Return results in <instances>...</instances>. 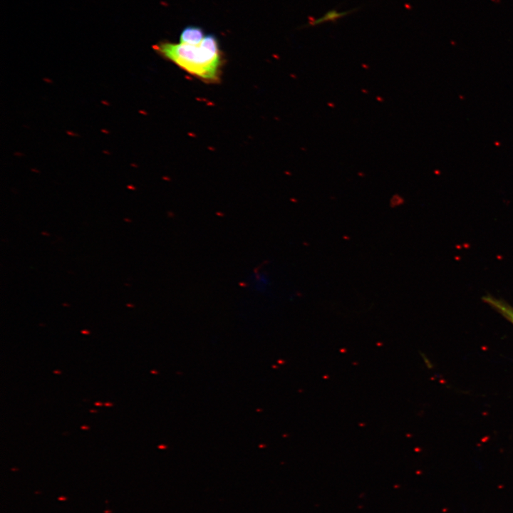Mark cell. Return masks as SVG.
Returning a JSON list of instances; mask_svg holds the SVG:
<instances>
[{
	"mask_svg": "<svg viewBox=\"0 0 513 513\" xmlns=\"http://www.w3.org/2000/svg\"><path fill=\"white\" fill-rule=\"evenodd\" d=\"M202 28L195 26H188L181 32L180 42L189 45H198L205 37Z\"/></svg>",
	"mask_w": 513,
	"mask_h": 513,
	"instance_id": "cell-3",
	"label": "cell"
},
{
	"mask_svg": "<svg viewBox=\"0 0 513 513\" xmlns=\"http://www.w3.org/2000/svg\"><path fill=\"white\" fill-rule=\"evenodd\" d=\"M356 9H351L348 11H338L336 9H331L328 11L325 14L321 16L319 18L314 19L312 21L309 22L307 26H316L321 24H323L326 22H336L340 19L349 15L353 11H356Z\"/></svg>",
	"mask_w": 513,
	"mask_h": 513,
	"instance_id": "cell-4",
	"label": "cell"
},
{
	"mask_svg": "<svg viewBox=\"0 0 513 513\" xmlns=\"http://www.w3.org/2000/svg\"><path fill=\"white\" fill-rule=\"evenodd\" d=\"M251 286L254 290L259 293L268 291L270 281L268 275L264 272H256L251 277Z\"/></svg>",
	"mask_w": 513,
	"mask_h": 513,
	"instance_id": "cell-5",
	"label": "cell"
},
{
	"mask_svg": "<svg viewBox=\"0 0 513 513\" xmlns=\"http://www.w3.org/2000/svg\"><path fill=\"white\" fill-rule=\"evenodd\" d=\"M58 499L59 501H66L67 499V497H66L65 496H61L58 498Z\"/></svg>",
	"mask_w": 513,
	"mask_h": 513,
	"instance_id": "cell-6",
	"label": "cell"
},
{
	"mask_svg": "<svg viewBox=\"0 0 513 513\" xmlns=\"http://www.w3.org/2000/svg\"><path fill=\"white\" fill-rule=\"evenodd\" d=\"M154 50L190 74L208 83L220 80L223 57L218 40L213 34L206 35L198 45L160 41Z\"/></svg>",
	"mask_w": 513,
	"mask_h": 513,
	"instance_id": "cell-1",
	"label": "cell"
},
{
	"mask_svg": "<svg viewBox=\"0 0 513 513\" xmlns=\"http://www.w3.org/2000/svg\"><path fill=\"white\" fill-rule=\"evenodd\" d=\"M482 300L513 324V306L503 299L492 295L484 296Z\"/></svg>",
	"mask_w": 513,
	"mask_h": 513,
	"instance_id": "cell-2",
	"label": "cell"
},
{
	"mask_svg": "<svg viewBox=\"0 0 513 513\" xmlns=\"http://www.w3.org/2000/svg\"><path fill=\"white\" fill-rule=\"evenodd\" d=\"M104 513H112V511H110V510H105V511H104Z\"/></svg>",
	"mask_w": 513,
	"mask_h": 513,
	"instance_id": "cell-7",
	"label": "cell"
}]
</instances>
